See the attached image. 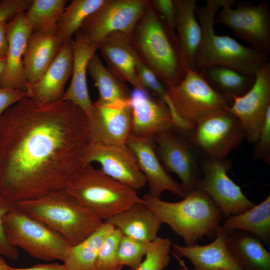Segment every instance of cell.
I'll return each mask as SVG.
<instances>
[{
    "label": "cell",
    "instance_id": "44",
    "mask_svg": "<svg viewBox=\"0 0 270 270\" xmlns=\"http://www.w3.org/2000/svg\"><path fill=\"white\" fill-rule=\"evenodd\" d=\"M7 22H0V58H6L8 49L6 27Z\"/></svg>",
    "mask_w": 270,
    "mask_h": 270
},
{
    "label": "cell",
    "instance_id": "7",
    "mask_svg": "<svg viewBox=\"0 0 270 270\" xmlns=\"http://www.w3.org/2000/svg\"><path fill=\"white\" fill-rule=\"evenodd\" d=\"M8 242L31 256L45 261H64L69 246L57 232L15 204L4 219Z\"/></svg>",
    "mask_w": 270,
    "mask_h": 270
},
{
    "label": "cell",
    "instance_id": "35",
    "mask_svg": "<svg viewBox=\"0 0 270 270\" xmlns=\"http://www.w3.org/2000/svg\"><path fill=\"white\" fill-rule=\"evenodd\" d=\"M150 243L123 235L118 248V256L121 264L132 270H137L148 253Z\"/></svg>",
    "mask_w": 270,
    "mask_h": 270
},
{
    "label": "cell",
    "instance_id": "37",
    "mask_svg": "<svg viewBox=\"0 0 270 270\" xmlns=\"http://www.w3.org/2000/svg\"><path fill=\"white\" fill-rule=\"evenodd\" d=\"M134 63L136 73L140 83L148 92L158 96L167 106H168L170 102L168 96L166 88L142 62L135 52Z\"/></svg>",
    "mask_w": 270,
    "mask_h": 270
},
{
    "label": "cell",
    "instance_id": "32",
    "mask_svg": "<svg viewBox=\"0 0 270 270\" xmlns=\"http://www.w3.org/2000/svg\"><path fill=\"white\" fill-rule=\"evenodd\" d=\"M104 0H73L66 7L56 25L55 34L62 44L72 40L84 20L96 10Z\"/></svg>",
    "mask_w": 270,
    "mask_h": 270
},
{
    "label": "cell",
    "instance_id": "15",
    "mask_svg": "<svg viewBox=\"0 0 270 270\" xmlns=\"http://www.w3.org/2000/svg\"><path fill=\"white\" fill-rule=\"evenodd\" d=\"M96 162L100 170L112 178L135 190L147 184L130 148L124 144H108L90 142L84 156V165Z\"/></svg>",
    "mask_w": 270,
    "mask_h": 270
},
{
    "label": "cell",
    "instance_id": "48",
    "mask_svg": "<svg viewBox=\"0 0 270 270\" xmlns=\"http://www.w3.org/2000/svg\"><path fill=\"white\" fill-rule=\"evenodd\" d=\"M176 270H185V269L184 268L181 266L180 268H178V269H176Z\"/></svg>",
    "mask_w": 270,
    "mask_h": 270
},
{
    "label": "cell",
    "instance_id": "26",
    "mask_svg": "<svg viewBox=\"0 0 270 270\" xmlns=\"http://www.w3.org/2000/svg\"><path fill=\"white\" fill-rule=\"evenodd\" d=\"M176 10L175 32L187 68L194 69V62L202 36L196 16V0H174Z\"/></svg>",
    "mask_w": 270,
    "mask_h": 270
},
{
    "label": "cell",
    "instance_id": "33",
    "mask_svg": "<svg viewBox=\"0 0 270 270\" xmlns=\"http://www.w3.org/2000/svg\"><path fill=\"white\" fill-rule=\"evenodd\" d=\"M66 0H32L24 12L32 32L54 34L57 22L66 8Z\"/></svg>",
    "mask_w": 270,
    "mask_h": 270
},
{
    "label": "cell",
    "instance_id": "43",
    "mask_svg": "<svg viewBox=\"0 0 270 270\" xmlns=\"http://www.w3.org/2000/svg\"><path fill=\"white\" fill-rule=\"evenodd\" d=\"M9 270H68L66 266L58 263L41 264L28 268H18L10 266Z\"/></svg>",
    "mask_w": 270,
    "mask_h": 270
},
{
    "label": "cell",
    "instance_id": "34",
    "mask_svg": "<svg viewBox=\"0 0 270 270\" xmlns=\"http://www.w3.org/2000/svg\"><path fill=\"white\" fill-rule=\"evenodd\" d=\"M122 232L114 228L105 238L100 248L96 262V270H122L118 248Z\"/></svg>",
    "mask_w": 270,
    "mask_h": 270
},
{
    "label": "cell",
    "instance_id": "11",
    "mask_svg": "<svg viewBox=\"0 0 270 270\" xmlns=\"http://www.w3.org/2000/svg\"><path fill=\"white\" fill-rule=\"evenodd\" d=\"M199 162L202 176L196 188L212 200L221 210L224 217L240 214L255 205L227 174L232 166L230 160L201 158Z\"/></svg>",
    "mask_w": 270,
    "mask_h": 270
},
{
    "label": "cell",
    "instance_id": "12",
    "mask_svg": "<svg viewBox=\"0 0 270 270\" xmlns=\"http://www.w3.org/2000/svg\"><path fill=\"white\" fill-rule=\"evenodd\" d=\"M149 0H104L84 22L79 31L88 40L98 44L109 34H129Z\"/></svg>",
    "mask_w": 270,
    "mask_h": 270
},
{
    "label": "cell",
    "instance_id": "25",
    "mask_svg": "<svg viewBox=\"0 0 270 270\" xmlns=\"http://www.w3.org/2000/svg\"><path fill=\"white\" fill-rule=\"evenodd\" d=\"M62 44L54 34L32 32L23 58L27 83H32L44 74L56 57Z\"/></svg>",
    "mask_w": 270,
    "mask_h": 270
},
{
    "label": "cell",
    "instance_id": "1",
    "mask_svg": "<svg viewBox=\"0 0 270 270\" xmlns=\"http://www.w3.org/2000/svg\"><path fill=\"white\" fill-rule=\"evenodd\" d=\"M90 142L78 106L26 97L0 118V196L16 204L66 189Z\"/></svg>",
    "mask_w": 270,
    "mask_h": 270
},
{
    "label": "cell",
    "instance_id": "6",
    "mask_svg": "<svg viewBox=\"0 0 270 270\" xmlns=\"http://www.w3.org/2000/svg\"><path fill=\"white\" fill-rule=\"evenodd\" d=\"M66 190L87 210L102 220L138 202H144L136 190L86 164L74 176Z\"/></svg>",
    "mask_w": 270,
    "mask_h": 270
},
{
    "label": "cell",
    "instance_id": "30",
    "mask_svg": "<svg viewBox=\"0 0 270 270\" xmlns=\"http://www.w3.org/2000/svg\"><path fill=\"white\" fill-rule=\"evenodd\" d=\"M87 70L98 91L95 102L107 104L118 100L129 101L132 92L126 82L106 67L96 54L89 60Z\"/></svg>",
    "mask_w": 270,
    "mask_h": 270
},
{
    "label": "cell",
    "instance_id": "2",
    "mask_svg": "<svg viewBox=\"0 0 270 270\" xmlns=\"http://www.w3.org/2000/svg\"><path fill=\"white\" fill-rule=\"evenodd\" d=\"M128 36L136 54L166 88L183 79L187 67L176 32L156 11L150 0Z\"/></svg>",
    "mask_w": 270,
    "mask_h": 270
},
{
    "label": "cell",
    "instance_id": "38",
    "mask_svg": "<svg viewBox=\"0 0 270 270\" xmlns=\"http://www.w3.org/2000/svg\"><path fill=\"white\" fill-rule=\"evenodd\" d=\"M14 204L0 196V255L11 260H17L19 252L17 248L8 240L4 230V219Z\"/></svg>",
    "mask_w": 270,
    "mask_h": 270
},
{
    "label": "cell",
    "instance_id": "19",
    "mask_svg": "<svg viewBox=\"0 0 270 270\" xmlns=\"http://www.w3.org/2000/svg\"><path fill=\"white\" fill-rule=\"evenodd\" d=\"M6 30L8 49L6 66L0 80V88L26 92L27 82L24 74L23 58L32 28L24 12L18 13L7 22Z\"/></svg>",
    "mask_w": 270,
    "mask_h": 270
},
{
    "label": "cell",
    "instance_id": "3",
    "mask_svg": "<svg viewBox=\"0 0 270 270\" xmlns=\"http://www.w3.org/2000/svg\"><path fill=\"white\" fill-rule=\"evenodd\" d=\"M228 0H206V4L196 6L195 13L202 36L194 60V69L200 71L210 66H220L255 76L270 60L268 56L244 46L228 36H220L215 32L214 16Z\"/></svg>",
    "mask_w": 270,
    "mask_h": 270
},
{
    "label": "cell",
    "instance_id": "46",
    "mask_svg": "<svg viewBox=\"0 0 270 270\" xmlns=\"http://www.w3.org/2000/svg\"><path fill=\"white\" fill-rule=\"evenodd\" d=\"M6 64V58H0V80Z\"/></svg>",
    "mask_w": 270,
    "mask_h": 270
},
{
    "label": "cell",
    "instance_id": "23",
    "mask_svg": "<svg viewBox=\"0 0 270 270\" xmlns=\"http://www.w3.org/2000/svg\"><path fill=\"white\" fill-rule=\"evenodd\" d=\"M98 44V50L106 62V68L111 72L124 82L130 84L134 90L149 92L137 78L134 52L128 34L120 32H114Z\"/></svg>",
    "mask_w": 270,
    "mask_h": 270
},
{
    "label": "cell",
    "instance_id": "22",
    "mask_svg": "<svg viewBox=\"0 0 270 270\" xmlns=\"http://www.w3.org/2000/svg\"><path fill=\"white\" fill-rule=\"evenodd\" d=\"M72 40L74 63L70 84L62 100L68 101L78 106L88 116L94 110L88 88L86 74L91 58L98 50V44L88 40L79 31Z\"/></svg>",
    "mask_w": 270,
    "mask_h": 270
},
{
    "label": "cell",
    "instance_id": "31",
    "mask_svg": "<svg viewBox=\"0 0 270 270\" xmlns=\"http://www.w3.org/2000/svg\"><path fill=\"white\" fill-rule=\"evenodd\" d=\"M200 72L212 87L225 98L230 105L234 97L242 96L248 92L255 80V76L245 75L224 66H210Z\"/></svg>",
    "mask_w": 270,
    "mask_h": 270
},
{
    "label": "cell",
    "instance_id": "40",
    "mask_svg": "<svg viewBox=\"0 0 270 270\" xmlns=\"http://www.w3.org/2000/svg\"><path fill=\"white\" fill-rule=\"evenodd\" d=\"M32 0H4L0 2V22H7L22 12L26 10Z\"/></svg>",
    "mask_w": 270,
    "mask_h": 270
},
{
    "label": "cell",
    "instance_id": "8",
    "mask_svg": "<svg viewBox=\"0 0 270 270\" xmlns=\"http://www.w3.org/2000/svg\"><path fill=\"white\" fill-rule=\"evenodd\" d=\"M186 136L201 158L219 160L226 159L246 138L240 120L226 108L206 115Z\"/></svg>",
    "mask_w": 270,
    "mask_h": 270
},
{
    "label": "cell",
    "instance_id": "24",
    "mask_svg": "<svg viewBox=\"0 0 270 270\" xmlns=\"http://www.w3.org/2000/svg\"><path fill=\"white\" fill-rule=\"evenodd\" d=\"M144 202L136 203L104 222L118 229L124 236L152 242L158 236L163 223Z\"/></svg>",
    "mask_w": 270,
    "mask_h": 270
},
{
    "label": "cell",
    "instance_id": "5",
    "mask_svg": "<svg viewBox=\"0 0 270 270\" xmlns=\"http://www.w3.org/2000/svg\"><path fill=\"white\" fill-rule=\"evenodd\" d=\"M14 204L59 234L69 246L84 240L104 222L66 189Z\"/></svg>",
    "mask_w": 270,
    "mask_h": 270
},
{
    "label": "cell",
    "instance_id": "9",
    "mask_svg": "<svg viewBox=\"0 0 270 270\" xmlns=\"http://www.w3.org/2000/svg\"><path fill=\"white\" fill-rule=\"evenodd\" d=\"M167 94L174 111L188 132L206 115L230 106L196 69L188 68L183 79L167 88Z\"/></svg>",
    "mask_w": 270,
    "mask_h": 270
},
{
    "label": "cell",
    "instance_id": "45",
    "mask_svg": "<svg viewBox=\"0 0 270 270\" xmlns=\"http://www.w3.org/2000/svg\"><path fill=\"white\" fill-rule=\"evenodd\" d=\"M9 268L6 260L0 256V270H9Z\"/></svg>",
    "mask_w": 270,
    "mask_h": 270
},
{
    "label": "cell",
    "instance_id": "28",
    "mask_svg": "<svg viewBox=\"0 0 270 270\" xmlns=\"http://www.w3.org/2000/svg\"><path fill=\"white\" fill-rule=\"evenodd\" d=\"M222 226L230 232L240 230L260 238L266 246L270 244V196L258 204L236 215L225 218Z\"/></svg>",
    "mask_w": 270,
    "mask_h": 270
},
{
    "label": "cell",
    "instance_id": "27",
    "mask_svg": "<svg viewBox=\"0 0 270 270\" xmlns=\"http://www.w3.org/2000/svg\"><path fill=\"white\" fill-rule=\"evenodd\" d=\"M228 244L242 270H270V252L256 236L234 230L228 237Z\"/></svg>",
    "mask_w": 270,
    "mask_h": 270
},
{
    "label": "cell",
    "instance_id": "29",
    "mask_svg": "<svg viewBox=\"0 0 270 270\" xmlns=\"http://www.w3.org/2000/svg\"><path fill=\"white\" fill-rule=\"evenodd\" d=\"M114 228L104 222L99 228L80 243L69 246L63 264L68 270H96V262L101 244Z\"/></svg>",
    "mask_w": 270,
    "mask_h": 270
},
{
    "label": "cell",
    "instance_id": "20",
    "mask_svg": "<svg viewBox=\"0 0 270 270\" xmlns=\"http://www.w3.org/2000/svg\"><path fill=\"white\" fill-rule=\"evenodd\" d=\"M232 232L220 226L212 242L204 246L174 244L172 254L188 259L194 270H242L228 248V239Z\"/></svg>",
    "mask_w": 270,
    "mask_h": 270
},
{
    "label": "cell",
    "instance_id": "14",
    "mask_svg": "<svg viewBox=\"0 0 270 270\" xmlns=\"http://www.w3.org/2000/svg\"><path fill=\"white\" fill-rule=\"evenodd\" d=\"M270 108V61L256 72L251 88L244 95L234 97L226 110L240 122L247 142L255 144L266 112Z\"/></svg>",
    "mask_w": 270,
    "mask_h": 270
},
{
    "label": "cell",
    "instance_id": "16",
    "mask_svg": "<svg viewBox=\"0 0 270 270\" xmlns=\"http://www.w3.org/2000/svg\"><path fill=\"white\" fill-rule=\"evenodd\" d=\"M94 110L87 117L91 142L124 144L131 134L132 110L129 101L107 104L93 102Z\"/></svg>",
    "mask_w": 270,
    "mask_h": 270
},
{
    "label": "cell",
    "instance_id": "18",
    "mask_svg": "<svg viewBox=\"0 0 270 270\" xmlns=\"http://www.w3.org/2000/svg\"><path fill=\"white\" fill-rule=\"evenodd\" d=\"M126 144L132 152L140 170L146 177L149 195L160 198L164 192L168 190L182 198L185 197L182 184L168 174L161 164L152 138L130 134Z\"/></svg>",
    "mask_w": 270,
    "mask_h": 270
},
{
    "label": "cell",
    "instance_id": "42",
    "mask_svg": "<svg viewBox=\"0 0 270 270\" xmlns=\"http://www.w3.org/2000/svg\"><path fill=\"white\" fill-rule=\"evenodd\" d=\"M26 96L24 90L0 88V118L6 110Z\"/></svg>",
    "mask_w": 270,
    "mask_h": 270
},
{
    "label": "cell",
    "instance_id": "41",
    "mask_svg": "<svg viewBox=\"0 0 270 270\" xmlns=\"http://www.w3.org/2000/svg\"><path fill=\"white\" fill-rule=\"evenodd\" d=\"M150 2L167 24L175 30L176 10L174 0H150Z\"/></svg>",
    "mask_w": 270,
    "mask_h": 270
},
{
    "label": "cell",
    "instance_id": "4",
    "mask_svg": "<svg viewBox=\"0 0 270 270\" xmlns=\"http://www.w3.org/2000/svg\"><path fill=\"white\" fill-rule=\"evenodd\" d=\"M142 198L163 224L182 238L185 246L196 244L204 237L214 238L224 217L212 200L196 188L176 202H166L148 194Z\"/></svg>",
    "mask_w": 270,
    "mask_h": 270
},
{
    "label": "cell",
    "instance_id": "10",
    "mask_svg": "<svg viewBox=\"0 0 270 270\" xmlns=\"http://www.w3.org/2000/svg\"><path fill=\"white\" fill-rule=\"evenodd\" d=\"M228 28L240 38L246 41L258 52L270 54V12L268 2L256 4L228 0L216 14L214 24Z\"/></svg>",
    "mask_w": 270,
    "mask_h": 270
},
{
    "label": "cell",
    "instance_id": "13",
    "mask_svg": "<svg viewBox=\"0 0 270 270\" xmlns=\"http://www.w3.org/2000/svg\"><path fill=\"white\" fill-rule=\"evenodd\" d=\"M152 139L161 164L168 173L180 178L186 196L196 188L201 176L197 154L186 136L176 129L163 132Z\"/></svg>",
    "mask_w": 270,
    "mask_h": 270
},
{
    "label": "cell",
    "instance_id": "17",
    "mask_svg": "<svg viewBox=\"0 0 270 270\" xmlns=\"http://www.w3.org/2000/svg\"><path fill=\"white\" fill-rule=\"evenodd\" d=\"M129 104L132 114V134L153 138L163 132L176 130L170 109L158 96L134 90Z\"/></svg>",
    "mask_w": 270,
    "mask_h": 270
},
{
    "label": "cell",
    "instance_id": "21",
    "mask_svg": "<svg viewBox=\"0 0 270 270\" xmlns=\"http://www.w3.org/2000/svg\"><path fill=\"white\" fill-rule=\"evenodd\" d=\"M74 63L72 40L64 42L44 74L32 83H27V97L40 103L61 100L65 85L72 76Z\"/></svg>",
    "mask_w": 270,
    "mask_h": 270
},
{
    "label": "cell",
    "instance_id": "36",
    "mask_svg": "<svg viewBox=\"0 0 270 270\" xmlns=\"http://www.w3.org/2000/svg\"><path fill=\"white\" fill-rule=\"evenodd\" d=\"M172 244L170 238L158 236L137 270H164L170 261Z\"/></svg>",
    "mask_w": 270,
    "mask_h": 270
},
{
    "label": "cell",
    "instance_id": "47",
    "mask_svg": "<svg viewBox=\"0 0 270 270\" xmlns=\"http://www.w3.org/2000/svg\"><path fill=\"white\" fill-rule=\"evenodd\" d=\"M173 256L176 258V259L178 260L180 265V266L184 268L185 270H190L186 264L184 260H182L180 258L178 257V256L173 254Z\"/></svg>",
    "mask_w": 270,
    "mask_h": 270
},
{
    "label": "cell",
    "instance_id": "39",
    "mask_svg": "<svg viewBox=\"0 0 270 270\" xmlns=\"http://www.w3.org/2000/svg\"><path fill=\"white\" fill-rule=\"evenodd\" d=\"M253 156L256 159L270 162V108L268 110L262 126L258 138L254 144Z\"/></svg>",
    "mask_w": 270,
    "mask_h": 270
}]
</instances>
